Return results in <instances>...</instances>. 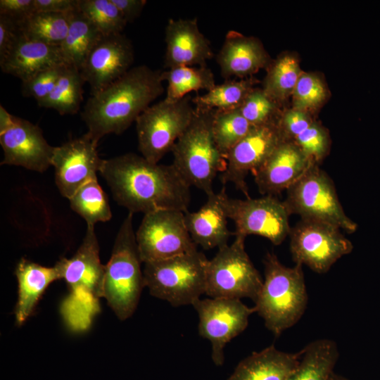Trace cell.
Listing matches in <instances>:
<instances>
[{
  "mask_svg": "<svg viewBox=\"0 0 380 380\" xmlns=\"http://www.w3.org/2000/svg\"><path fill=\"white\" fill-rule=\"evenodd\" d=\"M301 355L302 350L286 353L271 345L239 362L227 380H288Z\"/></svg>",
  "mask_w": 380,
  "mask_h": 380,
  "instance_id": "cb8c5ba5",
  "label": "cell"
},
{
  "mask_svg": "<svg viewBox=\"0 0 380 380\" xmlns=\"http://www.w3.org/2000/svg\"><path fill=\"white\" fill-rule=\"evenodd\" d=\"M129 213L116 235L112 253L105 265L103 298L118 318L124 321L136 310L143 288L144 273Z\"/></svg>",
  "mask_w": 380,
  "mask_h": 380,
  "instance_id": "8992f818",
  "label": "cell"
},
{
  "mask_svg": "<svg viewBox=\"0 0 380 380\" xmlns=\"http://www.w3.org/2000/svg\"><path fill=\"white\" fill-rule=\"evenodd\" d=\"M65 64L57 65L44 69L28 80L22 82V94L32 97L40 102L53 89Z\"/></svg>",
  "mask_w": 380,
  "mask_h": 380,
  "instance_id": "f35d334b",
  "label": "cell"
},
{
  "mask_svg": "<svg viewBox=\"0 0 380 380\" xmlns=\"http://www.w3.org/2000/svg\"><path fill=\"white\" fill-rule=\"evenodd\" d=\"M265 279L254 308L267 329L275 336L295 325L303 315L308 300L302 265L292 267L267 253L263 260Z\"/></svg>",
  "mask_w": 380,
  "mask_h": 380,
  "instance_id": "277c9868",
  "label": "cell"
},
{
  "mask_svg": "<svg viewBox=\"0 0 380 380\" xmlns=\"http://www.w3.org/2000/svg\"><path fill=\"white\" fill-rule=\"evenodd\" d=\"M84 82L79 70L65 64L52 91L37 104L52 108L62 115L75 114L83 99Z\"/></svg>",
  "mask_w": 380,
  "mask_h": 380,
  "instance_id": "83f0119b",
  "label": "cell"
},
{
  "mask_svg": "<svg viewBox=\"0 0 380 380\" xmlns=\"http://www.w3.org/2000/svg\"><path fill=\"white\" fill-rule=\"evenodd\" d=\"M77 8L103 35L121 34L127 25L111 0H78Z\"/></svg>",
  "mask_w": 380,
  "mask_h": 380,
  "instance_id": "e575fe53",
  "label": "cell"
},
{
  "mask_svg": "<svg viewBox=\"0 0 380 380\" xmlns=\"http://www.w3.org/2000/svg\"><path fill=\"white\" fill-rule=\"evenodd\" d=\"M216 61L226 80L251 75L269 63L268 56L258 39L234 30L227 32Z\"/></svg>",
  "mask_w": 380,
  "mask_h": 380,
  "instance_id": "7402d4cb",
  "label": "cell"
},
{
  "mask_svg": "<svg viewBox=\"0 0 380 380\" xmlns=\"http://www.w3.org/2000/svg\"><path fill=\"white\" fill-rule=\"evenodd\" d=\"M283 202L290 215L300 219L328 223L347 233L357 229V224L343 209L333 180L317 164L286 190Z\"/></svg>",
  "mask_w": 380,
  "mask_h": 380,
  "instance_id": "ba28073f",
  "label": "cell"
},
{
  "mask_svg": "<svg viewBox=\"0 0 380 380\" xmlns=\"http://www.w3.org/2000/svg\"><path fill=\"white\" fill-rule=\"evenodd\" d=\"M136 241L143 263L197 250L186 228L184 213L175 210L145 214L136 232Z\"/></svg>",
  "mask_w": 380,
  "mask_h": 380,
  "instance_id": "4fadbf2b",
  "label": "cell"
},
{
  "mask_svg": "<svg viewBox=\"0 0 380 380\" xmlns=\"http://www.w3.org/2000/svg\"><path fill=\"white\" fill-rule=\"evenodd\" d=\"M192 305L198 315V333L210 342L213 363L223 365L225 346L246 329L249 317L255 312L254 306L224 298H199Z\"/></svg>",
  "mask_w": 380,
  "mask_h": 380,
  "instance_id": "5bb4252c",
  "label": "cell"
},
{
  "mask_svg": "<svg viewBox=\"0 0 380 380\" xmlns=\"http://www.w3.org/2000/svg\"><path fill=\"white\" fill-rule=\"evenodd\" d=\"M282 141L277 123L252 127L228 153L226 168L220 176L222 184L232 183L249 198L248 174L258 169Z\"/></svg>",
  "mask_w": 380,
  "mask_h": 380,
  "instance_id": "2e32d148",
  "label": "cell"
},
{
  "mask_svg": "<svg viewBox=\"0 0 380 380\" xmlns=\"http://www.w3.org/2000/svg\"><path fill=\"white\" fill-rule=\"evenodd\" d=\"M251 80H227L203 95L192 99L196 109L201 110H229L239 108L253 89Z\"/></svg>",
  "mask_w": 380,
  "mask_h": 380,
  "instance_id": "f546056e",
  "label": "cell"
},
{
  "mask_svg": "<svg viewBox=\"0 0 380 380\" xmlns=\"http://www.w3.org/2000/svg\"><path fill=\"white\" fill-rule=\"evenodd\" d=\"M98 143L87 134L55 146L51 165L61 194L70 198L82 186L97 179L103 159L97 151Z\"/></svg>",
  "mask_w": 380,
  "mask_h": 380,
  "instance_id": "9a60e30c",
  "label": "cell"
},
{
  "mask_svg": "<svg viewBox=\"0 0 380 380\" xmlns=\"http://www.w3.org/2000/svg\"><path fill=\"white\" fill-rule=\"evenodd\" d=\"M208 259L198 250L144 263L145 287L175 307L193 305L205 294Z\"/></svg>",
  "mask_w": 380,
  "mask_h": 380,
  "instance_id": "52a82bcc",
  "label": "cell"
},
{
  "mask_svg": "<svg viewBox=\"0 0 380 380\" xmlns=\"http://www.w3.org/2000/svg\"><path fill=\"white\" fill-rule=\"evenodd\" d=\"M127 23H132L141 13L146 0H111Z\"/></svg>",
  "mask_w": 380,
  "mask_h": 380,
  "instance_id": "ee69618b",
  "label": "cell"
},
{
  "mask_svg": "<svg viewBox=\"0 0 380 380\" xmlns=\"http://www.w3.org/2000/svg\"><path fill=\"white\" fill-rule=\"evenodd\" d=\"M329 380H348L343 376L338 375L336 373H333Z\"/></svg>",
  "mask_w": 380,
  "mask_h": 380,
  "instance_id": "bcb514c9",
  "label": "cell"
},
{
  "mask_svg": "<svg viewBox=\"0 0 380 380\" xmlns=\"http://www.w3.org/2000/svg\"><path fill=\"white\" fill-rule=\"evenodd\" d=\"M290 251L295 264L305 265L318 274L327 272L353 245L336 226L323 222L300 220L291 229Z\"/></svg>",
  "mask_w": 380,
  "mask_h": 380,
  "instance_id": "8fae6325",
  "label": "cell"
},
{
  "mask_svg": "<svg viewBox=\"0 0 380 380\" xmlns=\"http://www.w3.org/2000/svg\"><path fill=\"white\" fill-rule=\"evenodd\" d=\"M215 111L195 108L191 123L172 149V164L190 186L203 191L207 196L215 193L214 179L227 165L213 137Z\"/></svg>",
  "mask_w": 380,
  "mask_h": 380,
  "instance_id": "5b68a950",
  "label": "cell"
},
{
  "mask_svg": "<svg viewBox=\"0 0 380 380\" xmlns=\"http://www.w3.org/2000/svg\"><path fill=\"white\" fill-rule=\"evenodd\" d=\"M100 174L115 201L129 213L188 212L191 186L172 164L154 163L128 153L103 160Z\"/></svg>",
  "mask_w": 380,
  "mask_h": 380,
  "instance_id": "6da1fadb",
  "label": "cell"
},
{
  "mask_svg": "<svg viewBox=\"0 0 380 380\" xmlns=\"http://www.w3.org/2000/svg\"><path fill=\"white\" fill-rule=\"evenodd\" d=\"M162 72L146 65L130 68L121 77L91 95L82 119L86 133L99 143L106 134H120L164 92Z\"/></svg>",
  "mask_w": 380,
  "mask_h": 380,
  "instance_id": "7a4b0ae2",
  "label": "cell"
},
{
  "mask_svg": "<svg viewBox=\"0 0 380 380\" xmlns=\"http://www.w3.org/2000/svg\"><path fill=\"white\" fill-rule=\"evenodd\" d=\"M246 238L235 235L232 244L218 248L208 260L205 294L210 298L256 301L263 280L246 251Z\"/></svg>",
  "mask_w": 380,
  "mask_h": 380,
  "instance_id": "9c48e42d",
  "label": "cell"
},
{
  "mask_svg": "<svg viewBox=\"0 0 380 380\" xmlns=\"http://www.w3.org/2000/svg\"><path fill=\"white\" fill-rule=\"evenodd\" d=\"M65 64L60 46L33 40L20 34L6 56L0 60L2 72L24 82L48 68Z\"/></svg>",
  "mask_w": 380,
  "mask_h": 380,
  "instance_id": "603a6c76",
  "label": "cell"
},
{
  "mask_svg": "<svg viewBox=\"0 0 380 380\" xmlns=\"http://www.w3.org/2000/svg\"><path fill=\"white\" fill-rule=\"evenodd\" d=\"M223 204L235 225L234 235H257L280 245L289 236L291 215L283 201L274 196L258 198H232L223 192Z\"/></svg>",
  "mask_w": 380,
  "mask_h": 380,
  "instance_id": "7c38bea8",
  "label": "cell"
},
{
  "mask_svg": "<svg viewBox=\"0 0 380 380\" xmlns=\"http://www.w3.org/2000/svg\"><path fill=\"white\" fill-rule=\"evenodd\" d=\"M58 266L69 293L61 305V314L73 331H84L100 311L103 298L105 265L100 260L99 241L94 225L86 234L76 253L69 259L61 258Z\"/></svg>",
  "mask_w": 380,
  "mask_h": 380,
  "instance_id": "3957f363",
  "label": "cell"
},
{
  "mask_svg": "<svg viewBox=\"0 0 380 380\" xmlns=\"http://www.w3.org/2000/svg\"><path fill=\"white\" fill-rule=\"evenodd\" d=\"M72 210L84 219L87 225L107 222L112 217L106 194L97 179L82 186L70 198Z\"/></svg>",
  "mask_w": 380,
  "mask_h": 380,
  "instance_id": "1f68e13d",
  "label": "cell"
},
{
  "mask_svg": "<svg viewBox=\"0 0 380 380\" xmlns=\"http://www.w3.org/2000/svg\"><path fill=\"white\" fill-rule=\"evenodd\" d=\"M313 164L293 141H282L253 172L259 192L276 196L292 186Z\"/></svg>",
  "mask_w": 380,
  "mask_h": 380,
  "instance_id": "d6986e66",
  "label": "cell"
},
{
  "mask_svg": "<svg viewBox=\"0 0 380 380\" xmlns=\"http://www.w3.org/2000/svg\"><path fill=\"white\" fill-rule=\"evenodd\" d=\"M36 12L67 14L76 8L78 0H34Z\"/></svg>",
  "mask_w": 380,
  "mask_h": 380,
  "instance_id": "7bdbcfd3",
  "label": "cell"
},
{
  "mask_svg": "<svg viewBox=\"0 0 380 380\" xmlns=\"http://www.w3.org/2000/svg\"><path fill=\"white\" fill-rule=\"evenodd\" d=\"M252 125L239 108L216 110L213 123V134L220 151L226 158L232 148L251 129Z\"/></svg>",
  "mask_w": 380,
  "mask_h": 380,
  "instance_id": "d6a6232c",
  "label": "cell"
},
{
  "mask_svg": "<svg viewBox=\"0 0 380 380\" xmlns=\"http://www.w3.org/2000/svg\"><path fill=\"white\" fill-rule=\"evenodd\" d=\"M293 142L315 164L323 159L329 149V137L326 130L315 122L297 136Z\"/></svg>",
  "mask_w": 380,
  "mask_h": 380,
  "instance_id": "8d00e7d4",
  "label": "cell"
},
{
  "mask_svg": "<svg viewBox=\"0 0 380 380\" xmlns=\"http://www.w3.org/2000/svg\"><path fill=\"white\" fill-rule=\"evenodd\" d=\"M18 300L14 309L16 323L21 325L32 314L42 295L50 284L62 279L61 270L56 264L45 267L25 258L16 265Z\"/></svg>",
  "mask_w": 380,
  "mask_h": 380,
  "instance_id": "d4e9b609",
  "label": "cell"
},
{
  "mask_svg": "<svg viewBox=\"0 0 380 380\" xmlns=\"http://www.w3.org/2000/svg\"><path fill=\"white\" fill-rule=\"evenodd\" d=\"M189 94L176 102L163 99L150 106L136 120L138 148L141 156L158 163L172 149L195 113Z\"/></svg>",
  "mask_w": 380,
  "mask_h": 380,
  "instance_id": "30bf717a",
  "label": "cell"
},
{
  "mask_svg": "<svg viewBox=\"0 0 380 380\" xmlns=\"http://www.w3.org/2000/svg\"><path fill=\"white\" fill-rule=\"evenodd\" d=\"M20 34L19 25L8 17L0 14V60L10 51Z\"/></svg>",
  "mask_w": 380,
  "mask_h": 380,
  "instance_id": "b9f144b4",
  "label": "cell"
},
{
  "mask_svg": "<svg viewBox=\"0 0 380 380\" xmlns=\"http://www.w3.org/2000/svg\"><path fill=\"white\" fill-rule=\"evenodd\" d=\"M165 68L206 67L214 57L210 41L200 31L196 18L170 19L165 27Z\"/></svg>",
  "mask_w": 380,
  "mask_h": 380,
  "instance_id": "ffe728a7",
  "label": "cell"
},
{
  "mask_svg": "<svg viewBox=\"0 0 380 380\" xmlns=\"http://www.w3.org/2000/svg\"><path fill=\"white\" fill-rule=\"evenodd\" d=\"M162 78L167 82L164 99L169 102L178 101L191 91H208L215 86L214 74L207 66L170 68L162 72Z\"/></svg>",
  "mask_w": 380,
  "mask_h": 380,
  "instance_id": "f1b7e54d",
  "label": "cell"
},
{
  "mask_svg": "<svg viewBox=\"0 0 380 380\" xmlns=\"http://www.w3.org/2000/svg\"><path fill=\"white\" fill-rule=\"evenodd\" d=\"M4 158L1 165L23 167L44 172L51 165L55 146L45 139L42 129L31 122L16 117L14 125L0 134Z\"/></svg>",
  "mask_w": 380,
  "mask_h": 380,
  "instance_id": "ac0fdd59",
  "label": "cell"
},
{
  "mask_svg": "<svg viewBox=\"0 0 380 380\" xmlns=\"http://www.w3.org/2000/svg\"><path fill=\"white\" fill-rule=\"evenodd\" d=\"M274 101L263 90L253 89L239 109L253 127L277 124L278 121L273 118Z\"/></svg>",
  "mask_w": 380,
  "mask_h": 380,
  "instance_id": "d590c367",
  "label": "cell"
},
{
  "mask_svg": "<svg viewBox=\"0 0 380 380\" xmlns=\"http://www.w3.org/2000/svg\"><path fill=\"white\" fill-rule=\"evenodd\" d=\"M294 105L298 110L312 108L325 98L322 81L315 75L301 74L293 91Z\"/></svg>",
  "mask_w": 380,
  "mask_h": 380,
  "instance_id": "74e56055",
  "label": "cell"
},
{
  "mask_svg": "<svg viewBox=\"0 0 380 380\" xmlns=\"http://www.w3.org/2000/svg\"><path fill=\"white\" fill-rule=\"evenodd\" d=\"M68 15L69 27L60 49L65 63L80 71L87 56L103 34L78 8Z\"/></svg>",
  "mask_w": 380,
  "mask_h": 380,
  "instance_id": "484cf974",
  "label": "cell"
},
{
  "mask_svg": "<svg viewBox=\"0 0 380 380\" xmlns=\"http://www.w3.org/2000/svg\"><path fill=\"white\" fill-rule=\"evenodd\" d=\"M21 33L28 39L60 46L68 27V13L35 12L19 25Z\"/></svg>",
  "mask_w": 380,
  "mask_h": 380,
  "instance_id": "4dcf8cb0",
  "label": "cell"
},
{
  "mask_svg": "<svg viewBox=\"0 0 380 380\" xmlns=\"http://www.w3.org/2000/svg\"><path fill=\"white\" fill-rule=\"evenodd\" d=\"M301 74L296 58L282 56L270 66L262 90L274 101L283 100L293 92Z\"/></svg>",
  "mask_w": 380,
  "mask_h": 380,
  "instance_id": "836d02e7",
  "label": "cell"
},
{
  "mask_svg": "<svg viewBox=\"0 0 380 380\" xmlns=\"http://www.w3.org/2000/svg\"><path fill=\"white\" fill-rule=\"evenodd\" d=\"M312 124L308 115L303 110L298 109L286 111L277 122L284 140L291 141Z\"/></svg>",
  "mask_w": 380,
  "mask_h": 380,
  "instance_id": "ab89813d",
  "label": "cell"
},
{
  "mask_svg": "<svg viewBox=\"0 0 380 380\" xmlns=\"http://www.w3.org/2000/svg\"><path fill=\"white\" fill-rule=\"evenodd\" d=\"M36 12L34 0H1L0 14L18 25Z\"/></svg>",
  "mask_w": 380,
  "mask_h": 380,
  "instance_id": "60d3db41",
  "label": "cell"
},
{
  "mask_svg": "<svg viewBox=\"0 0 380 380\" xmlns=\"http://www.w3.org/2000/svg\"><path fill=\"white\" fill-rule=\"evenodd\" d=\"M338 356L334 341H314L302 349L299 363L288 380H329Z\"/></svg>",
  "mask_w": 380,
  "mask_h": 380,
  "instance_id": "4316f807",
  "label": "cell"
},
{
  "mask_svg": "<svg viewBox=\"0 0 380 380\" xmlns=\"http://www.w3.org/2000/svg\"><path fill=\"white\" fill-rule=\"evenodd\" d=\"M224 189L207 196L206 202L198 210L184 213L186 226L193 241L205 250L227 245L234 234L227 227L228 217L222 199Z\"/></svg>",
  "mask_w": 380,
  "mask_h": 380,
  "instance_id": "44dd1931",
  "label": "cell"
},
{
  "mask_svg": "<svg viewBox=\"0 0 380 380\" xmlns=\"http://www.w3.org/2000/svg\"><path fill=\"white\" fill-rule=\"evenodd\" d=\"M134 60L132 42L122 33L103 35L87 56L80 73L91 88L100 91L125 75Z\"/></svg>",
  "mask_w": 380,
  "mask_h": 380,
  "instance_id": "e0dca14e",
  "label": "cell"
},
{
  "mask_svg": "<svg viewBox=\"0 0 380 380\" xmlns=\"http://www.w3.org/2000/svg\"><path fill=\"white\" fill-rule=\"evenodd\" d=\"M16 116L10 114L6 108L0 105V134L10 129L15 123Z\"/></svg>",
  "mask_w": 380,
  "mask_h": 380,
  "instance_id": "f6af8a7d",
  "label": "cell"
}]
</instances>
